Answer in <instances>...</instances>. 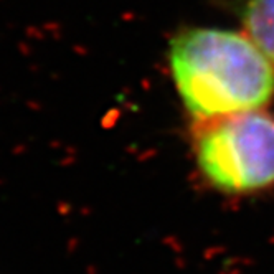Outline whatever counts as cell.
<instances>
[{"label":"cell","instance_id":"cell-1","mask_svg":"<svg viewBox=\"0 0 274 274\" xmlns=\"http://www.w3.org/2000/svg\"><path fill=\"white\" fill-rule=\"evenodd\" d=\"M169 63L195 122L260 111L274 99V66L245 32L182 28L170 40Z\"/></svg>","mask_w":274,"mask_h":274},{"label":"cell","instance_id":"cell-2","mask_svg":"<svg viewBox=\"0 0 274 274\" xmlns=\"http://www.w3.org/2000/svg\"><path fill=\"white\" fill-rule=\"evenodd\" d=\"M197 166L210 185L231 195L274 187V116L260 111L197 122Z\"/></svg>","mask_w":274,"mask_h":274},{"label":"cell","instance_id":"cell-3","mask_svg":"<svg viewBox=\"0 0 274 274\" xmlns=\"http://www.w3.org/2000/svg\"><path fill=\"white\" fill-rule=\"evenodd\" d=\"M238 17L243 32L274 66V0H243Z\"/></svg>","mask_w":274,"mask_h":274}]
</instances>
